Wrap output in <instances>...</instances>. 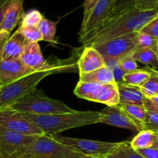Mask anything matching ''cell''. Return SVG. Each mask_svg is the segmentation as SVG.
I'll return each mask as SVG.
<instances>
[{
  "instance_id": "obj_1",
  "label": "cell",
  "mask_w": 158,
  "mask_h": 158,
  "mask_svg": "<svg viewBox=\"0 0 158 158\" xmlns=\"http://www.w3.org/2000/svg\"><path fill=\"white\" fill-rule=\"evenodd\" d=\"M158 15V9L140 11L135 6L108 17L92 44H99L119 36L138 32Z\"/></svg>"
},
{
  "instance_id": "obj_2",
  "label": "cell",
  "mask_w": 158,
  "mask_h": 158,
  "mask_svg": "<svg viewBox=\"0 0 158 158\" xmlns=\"http://www.w3.org/2000/svg\"><path fill=\"white\" fill-rule=\"evenodd\" d=\"M74 61V60H73ZM71 60L48 63L46 66L37 70L32 71L15 81L0 87V109H5L10 106L23 96L37 89V86L50 75L59 73L71 71L74 68V63Z\"/></svg>"
},
{
  "instance_id": "obj_3",
  "label": "cell",
  "mask_w": 158,
  "mask_h": 158,
  "mask_svg": "<svg viewBox=\"0 0 158 158\" xmlns=\"http://www.w3.org/2000/svg\"><path fill=\"white\" fill-rule=\"evenodd\" d=\"M22 117L38 127L43 134L54 136L66 130L98 123L100 114L98 111H77L60 114H37L20 113Z\"/></svg>"
},
{
  "instance_id": "obj_4",
  "label": "cell",
  "mask_w": 158,
  "mask_h": 158,
  "mask_svg": "<svg viewBox=\"0 0 158 158\" xmlns=\"http://www.w3.org/2000/svg\"><path fill=\"white\" fill-rule=\"evenodd\" d=\"M5 109L37 115L68 114L75 111L63 102L49 98L43 90L37 89L23 96Z\"/></svg>"
},
{
  "instance_id": "obj_5",
  "label": "cell",
  "mask_w": 158,
  "mask_h": 158,
  "mask_svg": "<svg viewBox=\"0 0 158 158\" xmlns=\"http://www.w3.org/2000/svg\"><path fill=\"white\" fill-rule=\"evenodd\" d=\"M71 148L54 140L52 136H39L33 142L22 147L10 158H84Z\"/></svg>"
},
{
  "instance_id": "obj_6",
  "label": "cell",
  "mask_w": 158,
  "mask_h": 158,
  "mask_svg": "<svg viewBox=\"0 0 158 158\" xmlns=\"http://www.w3.org/2000/svg\"><path fill=\"white\" fill-rule=\"evenodd\" d=\"M112 9V0H99L79 31V43L90 46Z\"/></svg>"
},
{
  "instance_id": "obj_7",
  "label": "cell",
  "mask_w": 158,
  "mask_h": 158,
  "mask_svg": "<svg viewBox=\"0 0 158 158\" xmlns=\"http://www.w3.org/2000/svg\"><path fill=\"white\" fill-rule=\"evenodd\" d=\"M52 137L57 141L60 142L62 144L71 148L80 154L99 158L104 157L108 153L114 151L122 143V142L112 143V142L99 141V140L72 138V137H61L57 134Z\"/></svg>"
},
{
  "instance_id": "obj_8",
  "label": "cell",
  "mask_w": 158,
  "mask_h": 158,
  "mask_svg": "<svg viewBox=\"0 0 158 158\" xmlns=\"http://www.w3.org/2000/svg\"><path fill=\"white\" fill-rule=\"evenodd\" d=\"M137 33L119 36L99 44L91 45L102 56L112 57L122 60L123 57L133 54L138 49Z\"/></svg>"
},
{
  "instance_id": "obj_9",
  "label": "cell",
  "mask_w": 158,
  "mask_h": 158,
  "mask_svg": "<svg viewBox=\"0 0 158 158\" xmlns=\"http://www.w3.org/2000/svg\"><path fill=\"white\" fill-rule=\"evenodd\" d=\"M0 127L26 135H44L38 127L23 118L20 113L9 109H0Z\"/></svg>"
},
{
  "instance_id": "obj_10",
  "label": "cell",
  "mask_w": 158,
  "mask_h": 158,
  "mask_svg": "<svg viewBox=\"0 0 158 158\" xmlns=\"http://www.w3.org/2000/svg\"><path fill=\"white\" fill-rule=\"evenodd\" d=\"M38 137L20 134L0 127V158H10L20 148L33 142Z\"/></svg>"
},
{
  "instance_id": "obj_11",
  "label": "cell",
  "mask_w": 158,
  "mask_h": 158,
  "mask_svg": "<svg viewBox=\"0 0 158 158\" xmlns=\"http://www.w3.org/2000/svg\"><path fill=\"white\" fill-rule=\"evenodd\" d=\"M100 117L99 123H104L110 126L124 128L133 132H138L137 127L132 121L131 119L122 110L119 105L114 106H106L99 112Z\"/></svg>"
},
{
  "instance_id": "obj_12",
  "label": "cell",
  "mask_w": 158,
  "mask_h": 158,
  "mask_svg": "<svg viewBox=\"0 0 158 158\" xmlns=\"http://www.w3.org/2000/svg\"><path fill=\"white\" fill-rule=\"evenodd\" d=\"M32 69L23 64L20 59L15 60H2L0 63V84L6 85L19 80Z\"/></svg>"
},
{
  "instance_id": "obj_13",
  "label": "cell",
  "mask_w": 158,
  "mask_h": 158,
  "mask_svg": "<svg viewBox=\"0 0 158 158\" xmlns=\"http://www.w3.org/2000/svg\"><path fill=\"white\" fill-rule=\"evenodd\" d=\"M102 66H105L102 56L91 46L85 47L80 58L77 60L79 76L88 73Z\"/></svg>"
},
{
  "instance_id": "obj_14",
  "label": "cell",
  "mask_w": 158,
  "mask_h": 158,
  "mask_svg": "<svg viewBox=\"0 0 158 158\" xmlns=\"http://www.w3.org/2000/svg\"><path fill=\"white\" fill-rule=\"evenodd\" d=\"M89 101L103 103L107 106H114L119 105V94L117 83H99L93 92Z\"/></svg>"
},
{
  "instance_id": "obj_15",
  "label": "cell",
  "mask_w": 158,
  "mask_h": 158,
  "mask_svg": "<svg viewBox=\"0 0 158 158\" xmlns=\"http://www.w3.org/2000/svg\"><path fill=\"white\" fill-rule=\"evenodd\" d=\"M27 43L23 34L17 29L5 42L2 53V60L7 61L20 59L23 48Z\"/></svg>"
},
{
  "instance_id": "obj_16",
  "label": "cell",
  "mask_w": 158,
  "mask_h": 158,
  "mask_svg": "<svg viewBox=\"0 0 158 158\" xmlns=\"http://www.w3.org/2000/svg\"><path fill=\"white\" fill-rule=\"evenodd\" d=\"M20 60L33 71L41 69L48 63L43 58L38 43H28L23 48Z\"/></svg>"
},
{
  "instance_id": "obj_17",
  "label": "cell",
  "mask_w": 158,
  "mask_h": 158,
  "mask_svg": "<svg viewBox=\"0 0 158 158\" xmlns=\"http://www.w3.org/2000/svg\"><path fill=\"white\" fill-rule=\"evenodd\" d=\"M23 2L24 0H13L0 26V31H7L11 33L19 22L22 20L24 15Z\"/></svg>"
},
{
  "instance_id": "obj_18",
  "label": "cell",
  "mask_w": 158,
  "mask_h": 158,
  "mask_svg": "<svg viewBox=\"0 0 158 158\" xmlns=\"http://www.w3.org/2000/svg\"><path fill=\"white\" fill-rule=\"evenodd\" d=\"M119 94V104L143 105L146 97L139 86H132L124 83H117Z\"/></svg>"
},
{
  "instance_id": "obj_19",
  "label": "cell",
  "mask_w": 158,
  "mask_h": 158,
  "mask_svg": "<svg viewBox=\"0 0 158 158\" xmlns=\"http://www.w3.org/2000/svg\"><path fill=\"white\" fill-rule=\"evenodd\" d=\"M79 81L100 84L115 83L112 70L105 66L88 73L79 76Z\"/></svg>"
},
{
  "instance_id": "obj_20",
  "label": "cell",
  "mask_w": 158,
  "mask_h": 158,
  "mask_svg": "<svg viewBox=\"0 0 158 158\" xmlns=\"http://www.w3.org/2000/svg\"><path fill=\"white\" fill-rule=\"evenodd\" d=\"M132 56L136 62L147 66L150 72L158 74V56L155 51L150 49H137L133 52Z\"/></svg>"
},
{
  "instance_id": "obj_21",
  "label": "cell",
  "mask_w": 158,
  "mask_h": 158,
  "mask_svg": "<svg viewBox=\"0 0 158 158\" xmlns=\"http://www.w3.org/2000/svg\"><path fill=\"white\" fill-rule=\"evenodd\" d=\"M122 110L127 114L132 121L137 127L139 132L143 131V124L146 118V110L144 105L137 104H119Z\"/></svg>"
},
{
  "instance_id": "obj_22",
  "label": "cell",
  "mask_w": 158,
  "mask_h": 158,
  "mask_svg": "<svg viewBox=\"0 0 158 158\" xmlns=\"http://www.w3.org/2000/svg\"><path fill=\"white\" fill-rule=\"evenodd\" d=\"M156 139V134L151 131H141L133 137L130 145L135 150L153 148Z\"/></svg>"
},
{
  "instance_id": "obj_23",
  "label": "cell",
  "mask_w": 158,
  "mask_h": 158,
  "mask_svg": "<svg viewBox=\"0 0 158 158\" xmlns=\"http://www.w3.org/2000/svg\"><path fill=\"white\" fill-rule=\"evenodd\" d=\"M101 158H144L133 148L128 141H122L119 147Z\"/></svg>"
},
{
  "instance_id": "obj_24",
  "label": "cell",
  "mask_w": 158,
  "mask_h": 158,
  "mask_svg": "<svg viewBox=\"0 0 158 158\" xmlns=\"http://www.w3.org/2000/svg\"><path fill=\"white\" fill-rule=\"evenodd\" d=\"M153 73L147 69H136L133 72L126 73L123 77L122 83L132 86H140L152 77Z\"/></svg>"
},
{
  "instance_id": "obj_25",
  "label": "cell",
  "mask_w": 158,
  "mask_h": 158,
  "mask_svg": "<svg viewBox=\"0 0 158 158\" xmlns=\"http://www.w3.org/2000/svg\"><path fill=\"white\" fill-rule=\"evenodd\" d=\"M56 27H57V23L43 17L40 24L38 25V29L40 33L42 34L43 41L48 42V43L54 42Z\"/></svg>"
},
{
  "instance_id": "obj_26",
  "label": "cell",
  "mask_w": 158,
  "mask_h": 158,
  "mask_svg": "<svg viewBox=\"0 0 158 158\" xmlns=\"http://www.w3.org/2000/svg\"><path fill=\"white\" fill-rule=\"evenodd\" d=\"M141 92L147 98L158 95V74H152V77L139 86Z\"/></svg>"
},
{
  "instance_id": "obj_27",
  "label": "cell",
  "mask_w": 158,
  "mask_h": 158,
  "mask_svg": "<svg viewBox=\"0 0 158 158\" xmlns=\"http://www.w3.org/2000/svg\"><path fill=\"white\" fill-rule=\"evenodd\" d=\"M43 19V15L36 9H32L23 15L21 20V27H38V25Z\"/></svg>"
},
{
  "instance_id": "obj_28",
  "label": "cell",
  "mask_w": 158,
  "mask_h": 158,
  "mask_svg": "<svg viewBox=\"0 0 158 158\" xmlns=\"http://www.w3.org/2000/svg\"><path fill=\"white\" fill-rule=\"evenodd\" d=\"M158 41L153 38L151 35L144 32H138L137 46L138 49H150L156 52Z\"/></svg>"
},
{
  "instance_id": "obj_29",
  "label": "cell",
  "mask_w": 158,
  "mask_h": 158,
  "mask_svg": "<svg viewBox=\"0 0 158 158\" xmlns=\"http://www.w3.org/2000/svg\"><path fill=\"white\" fill-rule=\"evenodd\" d=\"M25 37L27 43H38L43 40V36L40 33L38 27H21L18 29Z\"/></svg>"
},
{
  "instance_id": "obj_30",
  "label": "cell",
  "mask_w": 158,
  "mask_h": 158,
  "mask_svg": "<svg viewBox=\"0 0 158 158\" xmlns=\"http://www.w3.org/2000/svg\"><path fill=\"white\" fill-rule=\"evenodd\" d=\"M143 127V130H148L153 132L158 133V114L147 110Z\"/></svg>"
},
{
  "instance_id": "obj_31",
  "label": "cell",
  "mask_w": 158,
  "mask_h": 158,
  "mask_svg": "<svg viewBox=\"0 0 158 158\" xmlns=\"http://www.w3.org/2000/svg\"><path fill=\"white\" fill-rule=\"evenodd\" d=\"M119 65L125 74L138 69L137 63H136V60L133 59V57L132 56V54L123 57L119 61Z\"/></svg>"
},
{
  "instance_id": "obj_32",
  "label": "cell",
  "mask_w": 158,
  "mask_h": 158,
  "mask_svg": "<svg viewBox=\"0 0 158 158\" xmlns=\"http://www.w3.org/2000/svg\"><path fill=\"white\" fill-rule=\"evenodd\" d=\"M135 8L140 11L158 9V0H133Z\"/></svg>"
},
{
  "instance_id": "obj_33",
  "label": "cell",
  "mask_w": 158,
  "mask_h": 158,
  "mask_svg": "<svg viewBox=\"0 0 158 158\" xmlns=\"http://www.w3.org/2000/svg\"><path fill=\"white\" fill-rule=\"evenodd\" d=\"M139 32L148 34L158 41V15L147 23Z\"/></svg>"
},
{
  "instance_id": "obj_34",
  "label": "cell",
  "mask_w": 158,
  "mask_h": 158,
  "mask_svg": "<svg viewBox=\"0 0 158 158\" xmlns=\"http://www.w3.org/2000/svg\"><path fill=\"white\" fill-rule=\"evenodd\" d=\"M99 0H85L83 3V8H84V13H83V21L82 23H85L86 20L88 19V16H89L90 13H91V10L95 6L97 2Z\"/></svg>"
},
{
  "instance_id": "obj_35",
  "label": "cell",
  "mask_w": 158,
  "mask_h": 158,
  "mask_svg": "<svg viewBox=\"0 0 158 158\" xmlns=\"http://www.w3.org/2000/svg\"><path fill=\"white\" fill-rule=\"evenodd\" d=\"M112 73L113 78H114V81L116 83H122V80H123L124 76L125 75V72L122 70V69L121 68L119 63H117L116 65H115L111 69Z\"/></svg>"
},
{
  "instance_id": "obj_36",
  "label": "cell",
  "mask_w": 158,
  "mask_h": 158,
  "mask_svg": "<svg viewBox=\"0 0 158 158\" xmlns=\"http://www.w3.org/2000/svg\"><path fill=\"white\" fill-rule=\"evenodd\" d=\"M144 158H158V149L154 148L136 150Z\"/></svg>"
},
{
  "instance_id": "obj_37",
  "label": "cell",
  "mask_w": 158,
  "mask_h": 158,
  "mask_svg": "<svg viewBox=\"0 0 158 158\" xmlns=\"http://www.w3.org/2000/svg\"><path fill=\"white\" fill-rule=\"evenodd\" d=\"M143 105L147 111H151V112L156 113V114H158V106L154 104L153 102L150 101V100H149L148 98H147V97H146L145 100H144Z\"/></svg>"
},
{
  "instance_id": "obj_38",
  "label": "cell",
  "mask_w": 158,
  "mask_h": 158,
  "mask_svg": "<svg viewBox=\"0 0 158 158\" xmlns=\"http://www.w3.org/2000/svg\"><path fill=\"white\" fill-rule=\"evenodd\" d=\"M12 1H13V0H9V1L6 2V3H4L2 6H0V26L2 25V23L3 22V19H4V17L6 13V11H7L8 8L9 7V6H10V4L12 3Z\"/></svg>"
},
{
  "instance_id": "obj_39",
  "label": "cell",
  "mask_w": 158,
  "mask_h": 158,
  "mask_svg": "<svg viewBox=\"0 0 158 158\" xmlns=\"http://www.w3.org/2000/svg\"><path fill=\"white\" fill-rule=\"evenodd\" d=\"M10 36V32L7 31H0V46L5 43Z\"/></svg>"
},
{
  "instance_id": "obj_40",
  "label": "cell",
  "mask_w": 158,
  "mask_h": 158,
  "mask_svg": "<svg viewBox=\"0 0 158 158\" xmlns=\"http://www.w3.org/2000/svg\"><path fill=\"white\" fill-rule=\"evenodd\" d=\"M148 99L150 100V101L153 102L154 104H156V106H158V95L153 96V97H149Z\"/></svg>"
},
{
  "instance_id": "obj_41",
  "label": "cell",
  "mask_w": 158,
  "mask_h": 158,
  "mask_svg": "<svg viewBox=\"0 0 158 158\" xmlns=\"http://www.w3.org/2000/svg\"><path fill=\"white\" fill-rule=\"evenodd\" d=\"M4 43L0 46V63H1L2 61V49H3V46H4Z\"/></svg>"
},
{
  "instance_id": "obj_42",
  "label": "cell",
  "mask_w": 158,
  "mask_h": 158,
  "mask_svg": "<svg viewBox=\"0 0 158 158\" xmlns=\"http://www.w3.org/2000/svg\"><path fill=\"white\" fill-rule=\"evenodd\" d=\"M84 158H99L97 157H92V156H88V155H85V157Z\"/></svg>"
},
{
  "instance_id": "obj_43",
  "label": "cell",
  "mask_w": 158,
  "mask_h": 158,
  "mask_svg": "<svg viewBox=\"0 0 158 158\" xmlns=\"http://www.w3.org/2000/svg\"><path fill=\"white\" fill-rule=\"evenodd\" d=\"M156 53L158 56V44H157V47H156Z\"/></svg>"
},
{
  "instance_id": "obj_44",
  "label": "cell",
  "mask_w": 158,
  "mask_h": 158,
  "mask_svg": "<svg viewBox=\"0 0 158 158\" xmlns=\"http://www.w3.org/2000/svg\"><path fill=\"white\" fill-rule=\"evenodd\" d=\"M115 1H116V0H112V4H113V3H114Z\"/></svg>"
},
{
  "instance_id": "obj_45",
  "label": "cell",
  "mask_w": 158,
  "mask_h": 158,
  "mask_svg": "<svg viewBox=\"0 0 158 158\" xmlns=\"http://www.w3.org/2000/svg\"><path fill=\"white\" fill-rule=\"evenodd\" d=\"M0 87H1V84H0Z\"/></svg>"
}]
</instances>
